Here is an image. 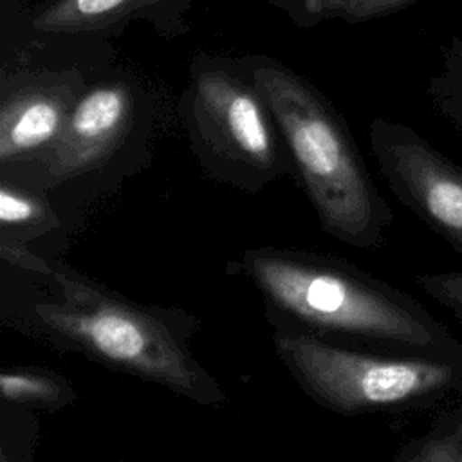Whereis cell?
Instances as JSON below:
<instances>
[{
    "instance_id": "obj_1",
    "label": "cell",
    "mask_w": 462,
    "mask_h": 462,
    "mask_svg": "<svg viewBox=\"0 0 462 462\" xmlns=\"http://www.w3.org/2000/svg\"><path fill=\"white\" fill-rule=\"evenodd\" d=\"M240 265L263 298L269 325L357 348L462 361V341L419 300L343 258L262 245L245 249Z\"/></svg>"
},
{
    "instance_id": "obj_2",
    "label": "cell",
    "mask_w": 462,
    "mask_h": 462,
    "mask_svg": "<svg viewBox=\"0 0 462 462\" xmlns=\"http://www.w3.org/2000/svg\"><path fill=\"white\" fill-rule=\"evenodd\" d=\"M45 271L58 300L32 307V319L63 345L90 359L159 384L202 406H224L227 395L189 346L193 319L179 309L139 303L65 265Z\"/></svg>"
},
{
    "instance_id": "obj_3",
    "label": "cell",
    "mask_w": 462,
    "mask_h": 462,
    "mask_svg": "<svg viewBox=\"0 0 462 462\" xmlns=\"http://www.w3.org/2000/svg\"><path fill=\"white\" fill-rule=\"evenodd\" d=\"M265 99L321 229L357 249H379L393 211L379 193L343 116L303 76L269 56L238 61Z\"/></svg>"
},
{
    "instance_id": "obj_4",
    "label": "cell",
    "mask_w": 462,
    "mask_h": 462,
    "mask_svg": "<svg viewBox=\"0 0 462 462\" xmlns=\"http://www.w3.org/2000/svg\"><path fill=\"white\" fill-rule=\"evenodd\" d=\"M271 330L274 352L298 386L341 415L419 411L462 393V361L348 346L285 325Z\"/></svg>"
},
{
    "instance_id": "obj_5",
    "label": "cell",
    "mask_w": 462,
    "mask_h": 462,
    "mask_svg": "<svg viewBox=\"0 0 462 462\" xmlns=\"http://www.w3.org/2000/svg\"><path fill=\"white\" fill-rule=\"evenodd\" d=\"M186 125L200 161L242 189H262L292 166L265 99L236 63H197Z\"/></svg>"
},
{
    "instance_id": "obj_6",
    "label": "cell",
    "mask_w": 462,
    "mask_h": 462,
    "mask_svg": "<svg viewBox=\"0 0 462 462\" xmlns=\"http://www.w3.org/2000/svg\"><path fill=\"white\" fill-rule=\"evenodd\" d=\"M368 139L393 197L462 260V166L404 123L375 117Z\"/></svg>"
},
{
    "instance_id": "obj_7",
    "label": "cell",
    "mask_w": 462,
    "mask_h": 462,
    "mask_svg": "<svg viewBox=\"0 0 462 462\" xmlns=\"http://www.w3.org/2000/svg\"><path fill=\"white\" fill-rule=\"evenodd\" d=\"M134 116L135 99L126 83L103 81L83 88L56 143L34 162L14 170L18 175L29 173L16 182L31 180L47 189L99 168L128 135Z\"/></svg>"
},
{
    "instance_id": "obj_8",
    "label": "cell",
    "mask_w": 462,
    "mask_h": 462,
    "mask_svg": "<svg viewBox=\"0 0 462 462\" xmlns=\"http://www.w3.org/2000/svg\"><path fill=\"white\" fill-rule=\"evenodd\" d=\"M74 74L29 76L4 87L0 105V166L18 170L42 157L58 139L79 92Z\"/></svg>"
},
{
    "instance_id": "obj_9",
    "label": "cell",
    "mask_w": 462,
    "mask_h": 462,
    "mask_svg": "<svg viewBox=\"0 0 462 462\" xmlns=\"http://www.w3.org/2000/svg\"><path fill=\"white\" fill-rule=\"evenodd\" d=\"M189 0H49L31 18V27L49 34H78L114 27L121 22H166V14Z\"/></svg>"
},
{
    "instance_id": "obj_10",
    "label": "cell",
    "mask_w": 462,
    "mask_h": 462,
    "mask_svg": "<svg viewBox=\"0 0 462 462\" xmlns=\"http://www.w3.org/2000/svg\"><path fill=\"white\" fill-rule=\"evenodd\" d=\"M296 27L310 29L318 23L341 20L361 23L401 11L419 0H269Z\"/></svg>"
},
{
    "instance_id": "obj_11",
    "label": "cell",
    "mask_w": 462,
    "mask_h": 462,
    "mask_svg": "<svg viewBox=\"0 0 462 462\" xmlns=\"http://www.w3.org/2000/svg\"><path fill=\"white\" fill-rule=\"evenodd\" d=\"M0 395L5 402L61 408L74 399L72 386L56 372L36 366H16L0 372Z\"/></svg>"
},
{
    "instance_id": "obj_12",
    "label": "cell",
    "mask_w": 462,
    "mask_h": 462,
    "mask_svg": "<svg viewBox=\"0 0 462 462\" xmlns=\"http://www.w3.org/2000/svg\"><path fill=\"white\" fill-rule=\"evenodd\" d=\"M426 94L437 112L462 134V32L442 49L440 69L428 81Z\"/></svg>"
},
{
    "instance_id": "obj_13",
    "label": "cell",
    "mask_w": 462,
    "mask_h": 462,
    "mask_svg": "<svg viewBox=\"0 0 462 462\" xmlns=\"http://www.w3.org/2000/svg\"><path fill=\"white\" fill-rule=\"evenodd\" d=\"M52 213L45 200H42L34 191L23 188L20 182L2 177L0 182V224L4 231L11 229H40L49 220Z\"/></svg>"
},
{
    "instance_id": "obj_14",
    "label": "cell",
    "mask_w": 462,
    "mask_h": 462,
    "mask_svg": "<svg viewBox=\"0 0 462 462\" xmlns=\"http://www.w3.org/2000/svg\"><path fill=\"white\" fill-rule=\"evenodd\" d=\"M395 462H462V439L453 433L424 431L399 446Z\"/></svg>"
},
{
    "instance_id": "obj_15",
    "label": "cell",
    "mask_w": 462,
    "mask_h": 462,
    "mask_svg": "<svg viewBox=\"0 0 462 462\" xmlns=\"http://www.w3.org/2000/svg\"><path fill=\"white\" fill-rule=\"evenodd\" d=\"M419 289L462 321V271L428 273L415 278Z\"/></svg>"
},
{
    "instance_id": "obj_16",
    "label": "cell",
    "mask_w": 462,
    "mask_h": 462,
    "mask_svg": "<svg viewBox=\"0 0 462 462\" xmlns=\"http://www.w3.org/2000/svg\"><path fill=\"white\" fill-rule=\"evenodd\" d=\"M430 430L453 433L462 439V401H455V404L444 411H440L430 424Z\"/></svg>"
},
{
    "instance_id": "obj_17",
    "label": "cell",
    "mask_w": 462,
    "mask_h": 462,
    "mask_svg": "<svg viewBox=\"0 0 462 462\" xmlns=\"http://www.w3.org/2000/svg\"><path fill=\"white\" fill-rule=\"evenodd\" d=\"M455 401H462V393H460V395H458Z\"/></svg>"
}]
</instances>
